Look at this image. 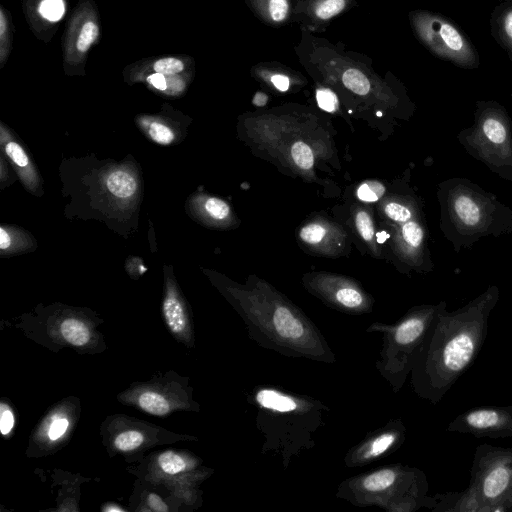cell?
Returning <instances> with one entry per match:
<instances>
[{"label": "cell", "mask_w": 512, "mask_h": 512, "mask_svg": "<svg viewBox=\"0 0 512 512\" xmlns=\"http://www.w3.org/2000/svg\"><path fill=\"white\" fill-rule=\"evenodd\" d=\"M345 5V0H323L315 7V14L320 19H330L340 13Z\"/></svg>", "instance_id": "22"}, {"label": "cell", "mask_w": 512, "mask_h": 512, "mask_svg": "<svg viewBox=\"0 0 512 512\" xmlns=\"http://www.w3.org/2000/svg\"><path fill=\"white\" fill-rule=\"evenodd\" d=\"M402 234L405 241L412 247L419 246L423 239L422 228L413 221H408L403 225Z\"/></svg>", "instance_id": "29"}, {"label": "cell", "mask_w": 512, "mask_h": 512, "mask_svg": "<svg viewBox=\"0 0 512 512\" xmlns=\"http://www.w3.org/2000/svg\"><path fill=\"white\" fill-rule=\"evenodd\" d=\"M61 333L67 342L75 346L86 344L90 337L87 326L76 319H66L61 324Z\"/></svg>", "instance_id": "14"}, {"label": "cell", "mask_w": 512, "mask_h": 512, "mask_svg": "<svg viewBox=\"0 0 512 512\" xmlns=\"http://www.w3.org/2000/svg\"><path fill=\"white\" fill-rule=\"evenodd\" d=\"M412 24L419 39L437 57L461 68L473 69L480 64L479 56L466 35L442 15L415 12Z\"/></svg>", "instance_id": "7"}, {"label": "cell", "mask_w": 512, "mask_h": 512, "mask_svg": "<svg viewBox=\"0 0 512 512\" xmlns=\"http://www.w3.org/2000/svg\"><path fill=\"white\" fill-rule=\"evenodd\" d=\"M268 10L270 17L276 21L280 22L285 19L288 12V2L287 0H270L268 5Z\"/></svg>", "instance_id": "35"}, {"label": "cell", "mask_w": 512, "mask_h": 512, "mask_svg": "<svg viewBox=\"0 0 512 512\" xmlns=\"http://www.w3.org/2000/svg\"><path fill=\"white\" fill-rule=\"evenodd\" d=\"M342 80L348 89L359 95L367 94L370 89L368 79L364 74L355 69L345 71Z\"/></svg>", "instance_id": "17"}, {"label": "cell", "mask_w": 512, "mask_h": 512, "mask_svg": "<svg viewBox=\"0 0 512 512\" xmlns=\"http://www.w3.org/2000/svg\"><path fill=\"white\" fill-rule=\"evenodd\" d=\"M14 426V416L10 408L4 404H0V430L3 435L9 434Z\"/></svg>", "instance_id": "36"}, {"label": "cell", "mask_w": 512, "mask_h": 512, "mask_svg": "<svg viewBox=\"0 0 512 512\" xmlns=\"http://www.w3.org/2000/svg\"><path fill=\"white\" fill-rule=\"evenodd\" d=\"M247 401L255 407V425L263 435L261 453L280 456L284 469L303 451L313 449V435L325 425L330 408L320 400L275 385H257Z\"/></svg>", "instance_id": "3"}, {"label": "cell", "mask_w": 512, "mask_h": 512, "mask_svg": "<svg viewBox=\"0 0 512 512\" xmlns=\"http://www.w3.org/2000/svg\"><path fill=\"white\" fill-rule=\"evenodd\" d=\"M205 209L212 218L217 220L225 219L230 212L228 204L216 197H210L207 199Z\"/></svg>", "instance_id": "27"}, {"label": "cell", "mask_w": 512, "mask_h": 512, "mask_svg": "<svg viewBox=\"0 0 512 512\" xmlns=\"http://www.w3.org/2000/svg\"><path fill=\"white\" fill-rule=\"evenodd\" d=\"M274 86L280 91H286L289 88V79L285 75L276 74L271 77Z\"/></svg>", "instance_id": "40"}, {"label": "cell", "mask_w": 512, "mask_h": 512, "mask_svg": "<svg viewBox=\"0 0 512 512\" xmlns=\"http://www.w3.org/2000/svg\"><path fill=\"white\" fill-rule=\"evenodd\" d=\"M406 426L401 418L390 419L383 426L370 431L352 446L344 456L348 468L363 467L396 452L406 440Z\"/></svg>", "instance_id": "8"}, {"label": "cell", "mask_w": 512, "mask_h": 512, "mask_svg": "<svg viewBox=\"0 0 512 512\" xmlns=\"http://www.w3.org/2000/svg\"><path fill=\"white\" fill-rule=\"evenodd\" d=\"M424 471L402 463L378 467L346 478L338 485L336 498L356 507H378L387 512L432 510L435 495H428Z\"/></svg>", "instance_id": "4"}, {"label": "cell", "mask_w": 512, "mask_h": 512, "mask_svg": "<svg viewBox=\"0 0 512 512\" xmlns=\"http://www.w3.org/2000/svg\"><path fill=\"white\" fill-rule=\"evenodd\" d=\"M447 431L476 438H512V405L471 408L450 421Z\"/></svg>", "instance_id": "9"}, {"label": "cell", "mask_w": 512, "mask_h": 512, "mask_svg": "<svg viewBox=\"0 0 512 512\" xmlns=\"http://www.w3.org/2000/svg\"><path fill=\"white\" fill-rule=\"evenodd\" d=\"M356 227L362 236V238L366 241L372 240L374 236V229L372 225V220L370 215L365 211H360L357 213L355 218Z\"/></svg>", "instance_id": "30"}, {"label": "cell", "mask_w": 512, "mask_h": 512, "mask_svg": "<svg viewBox=\"0 0 512 512\" xmlns=\"http://www.w3.org/2000/svg\"><path fill=\"white\" fill-rule=\"evenodd\" d=\"M140 407L153 415L162 416L169 412V403L156 392H145L138 399Z\"/></svg>", "instance_id": "16"}, {"label": "cell", "mask_w": 512, "mask_h": 512, "mask_svg": "<svg viewBox=\"0 0 512 512\" xmlns=\"http://www.w3.org/2000/svg\"><path fill=\"white\" fill-rule=\"evenodd\" d=\"M491 31L512 60V0H502L492 12Z\"/></svg>", "instance_id": "11"}, {"label": "cell", "mask_w": 512, "mask_h": 512, "mask_svg": "<svg viewBox=\"0 0 512 512\" xmlns=\"http://www.w3.org/2000/svg\"><path fill=\"white\" fill-rule=\"evenodd\" d=\"M325 236V229L319 224H309L300 232V237L307 243H319Z\"/></svg>", "instance_id": "33"}, {"label": "cell", "mask_w": 512, "mask_h": 512, "mask_svg": "<svg viewBox=\"0 0 512 512\" xmlns=\"http://www.w3.org/2000/svg\"><path fill=\"white\" fill-rule=\"evenodd\" d=\"M148 134L153 141L162 145H168L174 140L173 131L159 122H152L148 127Z\"/></svg>", "instance_id": "23"}, {"label": "cell", "mask_w": 512, "mask_h": 512, "mask_svg": "<svg viewBox=\"0 0 512 512\" xmlns=\"http://www.w3.org/2000/svg\"><path fill=\"white\" fill-rule=\"evenodd\" d=\"M67 427H68L67 419L60 418V419L55 420L49 428V432H48L49 438L51 440L58 439L65 433Z\"/></svg>", "instance_id": "37"}, {"label": "cell", "mask_w": 512, "mask_h": 512, "mask_svg": "<svg viewBox=\"0 0 512 512\" xmlns=\"http://www.w3.org/2000/svg\"><path fill=\"white\" fill-rule=\"evenodd\" d=\"M313 294L329 306L352 315L369 313L373 299L355 283L340 278H319L309 283Z\"/></svg>", "instance_id": "10"}, {"label": "cell", "mask_w": 512, "mask_h": 512, "mask_svg": "<svg viewBox=\"0 0 512 512\" xmlns=\"http://www.w3.org/2000/svg\"><path fill=\"white\" fill-rule=\"evenodd\" d=\"M295 164L301 169L308 170L313 166L314 156L310 147L304 142H296L291 148Z\"/></svg>", "instance_id": "18"}, {"label": "cell", "mask_w": 512, "mask_h": 512, "mask_svg": "<svg viewBox=\"0 0 512 512\" xmlns=\"http://www.w3.org/2000/svg\"><path fill=\"white\" fill-rule=\"evenodd\" d=\"M163 313L166 323L172 332L181 333L184 330L186 326L184 310L174 294H167L163 302Z\"/></svg>", "instance_id": "13"}, {"label": "cell", "mask_w": 512, "mask_h": 512, "mask_svg": "<svg viewBox=\"0 0 512 512\" xmlns=\"http://www.w3.org/2000/svg\"><path fill=\"white\" fill-rule=\"evenodd\" d=\"M433 512H512V447H476L466 489L434 494Z\"/></svg>", "instance_id": "5"}, {"label": "cell", "mask_w": 512, "mask_h": 512, "mask_svg": "<svg viewBox=\"0 0 512 512\" xmlns=\"http://www.w3.org/2000/svg\"><path fill=\"white\" fill-rule=\"evenodd\" d=\"M385 213L388 217L398 222H407L411 218L409 209L398 203L386 205Z\"/></svg>", "instance_id": "34"}, {"label": "cell", "mask_w": 512, "mask_h": 512, "mask_svg": "<svg viewBox=\"0 0 512 512\" xmlns=\"http://www.w3.org/2000/svg\"><path fill=\"white\" fill-rule=\"evenodd\" d=\"M147 81L159 90H165L167 88L166 80L161 73L149 75Z\"/></svg>", "instance_id": "39"}, {"label": "cell", "mask_w": 512, "mask_h": 512, "mask_svg": "<svg viewBox=\"0 0 512 512\" xmlns=\"http://www.w3.org/2000/svg\"><path fill=\"white\" fill-rule=\"evenodd\" d=\"M144 440L143 435L138 431H125L119 434L114 443L118 450L129 451L139 447Z\"/></svg>", "instance_id": "21"}, {"label": "cell", "mask_w": 512, "mask_h": 512, "mask_svg": "<svg viewBox=\"0 0 512 512\" xmlns=\"http://www.w3.org/2000/svg\"><path fill=\"white\" fill-rule=\"evenodd\" d=\"M483 131L493 143H503L506 132L504 126L495 118H487L483 123Z\"/></svg>", "instance_id": "25"}, {"label": "cell", "mask_w": 512, "mask_h": 512, "mask_svg": "<svg viewBox=\"0 0 512 512\" xmlns=\"http://www.w3.org/2000/svg\"><path fill=\"white\" fill-rule=\"evenodd\" d=\"M10 244H11L10 235L3 227H1L0 228V248H1V250L7 249L10 246Z\"/></svg>", "instance_id": "41"}, {"label": "cell", "mask_w": 512, "mask_h": 512, "mask_svg": "<svg viewBox=\"0 0 512 512\" xmlns=\"http://www.w3.org/2000/svg\"><path fill=\"white\" fill-rule=\"evenodd\" d=\"M316 99L319 107L327 112H334L338 106L336 95L327 88L317 90Z\"/></svg>", "instance_id": "32"}, {"label": "cell", "mask_w": 512, "mask_h": 512, "mask_svg": "<svg viewBox=\"0 0 512 512\" xmlns=\"http://www.w3.org/2000/svg\"><path fill=\"white\" fill-rule=\"evenodd\" d=\"M106 187L114 196L128 198L136 192L137 183L130 173L117 170L110 173L107 177Z\"/></svg>", "instance_id": "12"}, {"label": "cell", "mask_w": 512, "mask_h": 512, "mask_svg": "<svg viewBox=\"0 0 512 512\" xmlns=\"http://www.w3.org/2000/svg\"><path fill=\"white\" fill-rule=\"evenodd\" d=\"M267 100H268L267 95H265L264 93L258 92L253 99V103L257 106H263L266 104Z\"/></svg>", "instance_id": "42"}, {"label": "cell", "mask_w": 512, "mask_h": 512, "mask_svg": "<svg viewBox=\"0 0 512 512\" xmlns=\"http://www.w3.org/2000/svg\"><path fill=\"white\" fill-rule=\"evenodd\" d=\"M236 301L248 337L259 346L289 358L336 361L318 327L275 290L258 284L239 292Z\"/></svg>", "instance_id": "2"}, {"label": "cell", "mask_w": 512, "mask_h": 512, "mask_svg": "<svg viewBox=\"0 0 512 512\" xmlns=\"http://www.w3.org/2000/svg\"><path fill=\"white\" fill-rule=\"evenodd\" d=\"M385 187L378 181L364 182L357 190V196L360 200L374 202L383 196Z\"/></svg>", "instance_id": "20"}, {"label": "cell", "mask_w": 512, "mask_h": 512, "mask_svg": "<svg viewBox=\"0 0 512 512\" xmlns=\"http://www.w3.org/2000/svg\"><path fill=\"white\" fill-rule=\"evenodd\" d=\"M158 461L161 469L165 473L172 475L183 471L186 467L185 461L172 451L162 453L159 456Z\"/></svg>", "instance_id": "19"}, {"label": "cell", "mask_w": 512, "mask_h": 512, "mask_svg": "<svg viewBox=\"0 0 512 512\" xmlns=\"http://www.w3.org/2000/svg\"><path fill=\"white\" fill-rule=\"evenodd\" d=\"M148 505L151 509L159 512L168 511L167 505L162 501V499L156 494H150L148 496Z\"/></svg>", "instance_id": "38"}, {"label": "cell", "mask_w": 512, "mask_h": 512, "mask_svg": "<svg viewBox=\"0 0 512 512\" xmlns=\"http://www.w3.org/2000/svg\"><path fill=\"white\" fill-rule=\"evenodd\" d=\"M444 307V304L414 307L393 324L374 322L366 328L368 333L382 334V348L375 368L394 393L404 386L431 324Z\"/></svg>", "instance_id": "6"}, {"label": "cell", "mask_w": 512, "mask_h": 512, "mask_svg": "<svg viewBox=\"0 0 512 512\" xmlns=\"http://www.w3.org/2000/svg\"><path fill=\"white\" fill-rule=\"evenodd\" d=\"M7 156L19 167H26L29 164V158L23 148L14 141H10L5 146Z\"/></svg>", "instance_id": "31"}, {"label": "cell", "mask_w": 512, "mask_h": 512, "mask_svg": "<svg viewBox=\"0 0 512 512\" xmlns=\"http://www.w3.org/2000/svg\"><path fill=\"white\" fill-rule=\"evenodd\" d=\"M6 21L2 12H0V34L1 36L5 33Z\"/></svg>", "instance_id": "43"}, {"label": "cell", "mask_w": 512, "mask_h": 512, "mask_svg": "<svg viewBox=\"0 0 512 512\" xmlns=\"http://www.w3.org/2000/svg\"><path fill=\"white\" fill-rule=\"evenodd\" d=\"M455 210L460 220L469 226L479 222L480 210L476 203L468 196L462 195L455 200Z\"/></svg>", "instance_id": "15"}, {"label": "cell", "mask_w": 512, "mask_h": 512, "mask_svg": "<svg viewBox=\"0 0 512 512\" xmlns=\"http://www.w3.org/2000/svg\"><path fill=\"white\" fill-rule=\"evenodd\" d=\"M64 3L62 0H43L39 6L40 14L50 20H59L64 13Z\"/></svg>", "instance_id": "24"}, {"label": "cell", "mask_w": 512, "mask_h": 512, "mask_svg": "<svg viewBox=\"0 0 512 512\" xmlns=\"http://www.w3.org/2000/svg\"><path fill=\"white\" fill-rule=\"evenodd\" d=\"M98 35V27L93 22H87L83 25L77 40V49L80 52H86L92 42Z\"/></svg>", "instance_id": "26"}, {"label": "cell", "mask_w": 512, "mask_h": 512, "mask_svg": "<svg viewBox=\"0 0 512 512\" xmlns=\"http://www.w3.org/2000/svg\"><path fill=\"white\" fill-rule=\"evenodd\" d=\"M153 68L157 73L172 75L181 72L184 69V64L179 59L168 57L156 61Z\"/></svg>", "instance_id": "28"}, {"label": "cell", "mask_w": 512, "mask_h": 512, "mask_svg": "<svg viewBox=\"0 0 512 512\" xmlns=\"http://www.w3.org/2000/svg\"><path fill=\"white\" fill-rule=\"evenodd\" d=\"M491 295L454 312L436 315L410 373L414 393L436 405L473 364L488 333Z\"/></svg>", "instance_id": "1"}]
</instances>
